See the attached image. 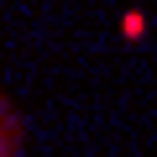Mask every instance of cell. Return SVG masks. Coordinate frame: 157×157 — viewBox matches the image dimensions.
<instances>
[{"label": "cell", "instance_id": "obj_1", "mask_svg": "<svg viewBox=\"0 0 157 157\" xmlns=\"http://www.w3.org/2000/svg\"><path fill=\"white\" fill-rule=\"evenodd\" d=\"M0 157H21V115H16V105H6V121H0Z\"/></svg>", "mask_w": 157, "mask_h": 157}, {"label": "cell", "instance_id": "obj_2", "mask_svg": "<svg viewBox=\"0 0 157 157\" xmlns=\"http://www.w3.org/2000/svg\"><path fill=\"white\" fill-rule=\"evenodd\" d=\"M121 37H126V42L147 37V16H141V11H126V16H121Z\"/></svg>", "mask_w": 157, "mask_h": 157}]
</instances>
